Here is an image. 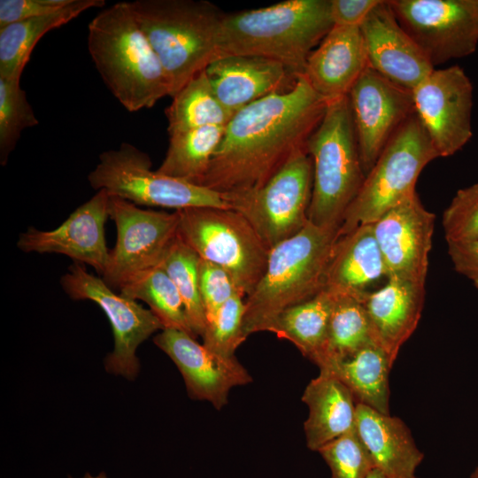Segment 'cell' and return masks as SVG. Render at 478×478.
I'll list each match as a JSON object with an SVG mask.
<instances>
[{
    "mask_svg": "<svg viewBox=\"0 0 478 478\" xmlns=\"http://www.w3.org/2000/svg\"><path fill=\"white\" fill-rule=\"evenodd\" d=\"M328 103L302 74L293 89L274 94L236 112L198 185L220 194L264 186L306 143Z\"/></svg>",
    "mask_w": 478,
    "mask_h": 478,
    "instance_id": "1",
    "label": "cell"
},
{
    "mask_svg": "<svg viewBox=\"0 0 478 478\" xmlns=\"http://www.w3.org/2000/svg\"><path fill=\"white\" fill-rule=\"evenodd\" d=\"M333 26L330 0H287L224 14L218 58L230 55L266 58L301 75L309 55Z\"/></svg>",
    "mask_w": 478,
    "mask_h": 478,
    "instance_id": "2",
    "label": "cell"
},
{
    "mask_svg": "<svg viewBox=\"0 0 478 478\" xmlns=\"http://www.w3.org/2000/svg\"><path fill=\"white\" fill-rule=\"evenodd\" d=\"M87 42L102 80L128 112L151 108L170 96L163 66L130 2L115 3L98 12L89 23Z\"/></svg>",
    "mask_w": 478,
    "mask_h": 478,
    "instance_id": "3",
    "label": "cell"
},
{
    "mask_svg": "<svg viewBox=\"0 0 478 478\" xmlns=\"http://www.w3.org/2000/svg\"><path fill=\"white\" fill-rule=\"evenodd\" d=\"M338 238L339 228L309 221L297 235L269 251L264 274L244 299L243 332L246 338L268 332L283 311L322 290Z\"/></svg>",
    "mask_w": 478,
    "mask_h": 478,
    "instance_id": "4",
    "label": "cell"
},
{
    "mask_svg": "<svg viewBox=\"0 0 478 478\" xmlns=\"http://www.w3.org/2000/svg\"><path fill=\"white\" fill-rule=\"evenodd\" d=\"M135 17L156 52L173 97L218 58L224 13L204 0H135Z\"/></svg>",
    "mask_w": 478,
    "mask_h": 478,
    "instance_id": "5",
    "label": "cell"
},
{
    "mask_svg": "<svg viewBox=\"0 0 478 478\" xmlns=\"http://www.w3.org/2000/svg\"><path fill=\"white\" fill-rule=\"evenodd\" d=\"M312 163L309 221L339 228L365 180L348 96L328 103L306 143Z\"/></svg>",
    "mask_w": 478,
    "mask_h": 478,
    "instance_id": "6",
    "label": "cell"
},
{
    "mask_svg": "<svg viewBox=\"0 0 478 478\" xmlns=\"http://www.w3.org/2000/svg\"><path fill=\"white\" fill-rule=\"evenodd\" d=\"M437 158L428 134L413 113L396 131L366 173L344 213L339 237L361 225L373 224L415 194L421 171Z\"/></svg>",
    "mask_w": 478,
    "mask_h": 478,
    "instance_id": "7",
    "label": "cell"
},
{
    "mask_svg": "<svg viewBox=\"0 0 478 478\" xmlns=\"http://www.w3.org/2000/svg\"><path fill=\"white\" fill-rule=\"evenodd\" d=\"M178 235L203 260L223 268L246 297L265 273L269 249L249 221L231 208L177 211Z\"/></svg>",
    "mask_w": 478,
    "mask_h": 478,
    "instance_id": "8",
    "label": "cell"
},
{
    "mask_svg": "<svg viewBox=\"0 0 478 478\" xmlns=\"http://www.w3.org/2000/svg\"><path fill=\"white\" fill-rule=\"evenodd\" d=\"M90 186L136 205L174 209L230 208L219 192L151 170L150 157L133 144L102 152L89 173Z\"/></svg>",
    "mask_w": 478,
    "mask_h": 478,
    "instance_id": "9",
    "label": "cell"
},
{
    "mask_svg": "<svg viewBox=\"0 0 478 478\" xmlns=\"http://www.w3.org/2000/svg\"><path fill=\"white\" fill-rule=\"evenodd\" d=\"M312 189V163L305 150L295 155L261 188L221 195L271 250L307 225Z\"/></svg>",
    "mask_w": 478,
    "mask_h": 478,
    "instance_id": "10",
    "label": "cell"
},
{
    "mask_svg": "<svg viewBox=\"0 0 478 478\" xmlns=\"http://www.w3.org/2000/svg\"><path fill=\"white\" fill-rule=\"evenodd\" d=\"M60 284L73 300H90L106 314L113 332L114 348L104 359L108 373L135 379L140 370L136 350L153 333L164 329L156 315L137 301L117 294L105 281L73 263Z\"/></svg>",
    "mask_w": 478,
    "mask_h": 478,
    "instance_id": "11",
    "label": "cell"
},
{
    "mask_svg": "<svg viewBox=\"0 0 478 478\" xmlns=\"http://www.w3.org/2000/svg\"><path fill=\"white\" fill-rule=\"evenodd\" d=\"M109 217L115 223L117 239L102 279L112 289H120L130 277L159 266L178 235L179 215L177 211L142 209L110 196Z\"/></svg>",
    "mask_w": 478,
    "mask_h": 478,
    "instance_id": "12",
    "label": "cell"
},
{
    "mask_svg": "<svg viewBox=\"0 0 478 478\" xmlns=\"http://www.w3.org/2000/svg\"><path fill=\"white\" fill-rule=\"evenodd\" d=\"M389 2L399 24L434 66L475 52L478 0Z\"/></svg>",
    "mask_w": 478,
    "mask_h": 478,
    "instance_id": "13",
    "label": "cell"
},
{
    "mask_svg": "<svg viewBox=\"0 0 478 478\" xmlns=\"http://www.w3.org/2000/svg\"><path fill=\"white\" fill-rule=\"evenodd\" d=\"M412 95L414 113L439 158L455 154L470 141L474 88L460 66L435 68Z\"/></svg>",
    "mask_w": 478,
    "mask_h": 478,
    "instance_id": "14",
    "label": "cell"
},
{
    "mask_svg": "<svg viewBox=\"0 0 478 478\" xmlns=\"http://www.w3.org/2000/svg\"><path fill=\"white\" fill-rule=\"evenodd\" d=\"M348 97L360 161L366 175L396 131L414 113L412 90L368 66Z\"/></svg>",
    "mask_w": 478,
    "mask_h": 478,
    "instance_id": "15",
    "label": "cell"
},
{
    "mask_svg": "<svg viewBox=\"0 0 478 478\" xmlns=\"http://www.w3.org/2000/svg\"><path fill=\"white\" fill-rule=\"evenodd\" d=\"M435 219L416 192L372 224L387 279L426 282Z\"/></svg>",
    "mask_w": 478,
    "mask_h": 478,
    "instance_id": "16",
    "label": "cell"
},
{
    "mask_svg": "<svg viewBox=\"0 0 478 478\" xmlns=\"http://www.w3.org/2000/svg\"><path fill=\"white\" fill-rule=\"evenodd\" d=\"M109 203V193L99 189L57 228L44 231L28 227L19 235L17 247L26 253L63 254L75 263L90 266L102 275L110 252L104 235Z\"/></svg>",
    "mask_w": 478,
    "mask_h": 478,
    "instance_id": "17",
    "label": "cell"
},
{
    "mask_svg": "<svg viewBox=\"0 0 478 478\" xmlns=\"http://www.w3.org/2000/svg\"><path fill=\"white\" fill-rule=\"evenodd\" d=\"M153 342L176 365L189 397L208 401L217 410L227 405L231 389L252 382L235 357L214 354L186 331L164 328Z\"/></svg>",
    "mask_w": 478,
    "mask_h": 478,
    "instance_id": "18",
    "label": "cell"
},
{
    "mask_svg": "<svg viewBox=\"0 0 478 478\" xmlns=\"http://www.w3.org/2000/svg\"><path fill=\"white\" fill-rule=\"evenodd\" d=\"M359 28L369 67L394 83L412 90L435 69L399 24L389 1H380Z\"/></svg>",
    "mask_w": 478,
    "mask_h": 478,
    "instance_id": "19",
    "label": "cell"
},
{
    "mask_svg": "<svg viewBox=\"0 0 478 478\" xmlns=\"http://www.w3.org/2000/svg\"><path fill=\"white\" fill-rule=\"evenodd\" d=\"M205 73L217 98L233 116L258 100L290 90L300 76L278 61L246 55L220 57Z\"/></svg>",
    "mask_w": 478,
    "mask_h": 478,
    "instance_id": "20",
    "label": "cell"
},
{
    "mask_svg": "<svg viewBox=\"0 0 478 478\" xmlns=\"http://www.w3.org/2000/svg\"><path fill=\"white\" fill-rule=\"evenodd\" d=\"M368 66L359 27L334 25L309 55L303 75L329 103L348 96Z\"/></svg>",
    "mask_w": 478,
    "mask_h": 478,
    "instance_id": "21",
    "label": "cell"
},
{
    "mask_svg": "<svg viewBox=\"0 0 478 478\" xmlns=\"http://www.w3.org/2000/svg\"><path fill=\"white\" fill-rule=\"evenodd\" d=\"M425 283L390 277L365 300L373 341L396 361L415 331L424 307Z\"/></svg>",
    "mask_w": 478,
    "mask_h": 478,
    "instance_id": "22",
    "label": "cell"
},
{
    "mask_svg": "<svg viewBox=\"0 0 478 478\" xmlns=\"http://www.w3.org/2000/svg\"><path fill=\"white\" fill-rule=\"evenodd\" d=\"M355 429L374 468L389 478H416L424 454L400 418L358 404Z\"/></svg>",
    "mask_w": 478,
    "mask_h": 478,
    "instance_id": "23",
    "label": "cell"
},
{
    "mask_svg": "<svg viewBox=\"0 0 478 478\" xmlns=\"http://www.w3.org/2000/svg\"><path fill=\"white\" fill-rule=\"evenodd\" d=\"M382 278L387 279V273L372 224L361 225L338 238L327 270L325 289L365 296Z\"/></svg>",
    "mask_w": 478,
    "mask_h": 478,
    "instance_id": "24",
    "label": "cell"
},
{
    "mask_svg": "<svg viewBox=\"0 0 478 478\" xmlns=\"http://www.w3.org/2000/svg\"><path fill=\"white\" fill-rule=\"evenodd\" d=\"M308 407L304 423L307 447L318 451L323 445L355 428L357 401L333 374L320 371L302 395Z\"/></svg>",
    "mask_w": 478,
    "mask_h": 478,
    "instance_id": "25",
    "label": "cell"
},
{
    "mask_svg": "<svg viewBox=\"0 0 478 478\" xmlns=\"http://www.w3.org/2000/svg\"><path fill=\"white\" fill-rule=\"evenodd\" d=\"M104 0H72L60 10L0 28V78L20 79L39 40L91 8L104 5Z\"/></svg>",
    "mask_w": 478,
    "mask_h": 478,
    "instance_id": "26",
    "label": "cell"
},
{
    "mask_svg": "<svg viewBox=\"0 0 478 478\" xmlns=\"http://www.w3.org/2000/svg\"><path fill=\"white\" fill-rule=\"evenodd\" d=\"M393 365L387 353L372 342L349 358L331 363L320 371L340 380L358 404L389 414V377Z\"/></svg>",
    "mask_w": 478,
    "mask_h": 478,
    "instance_id": "27",
    "label": "cell"
},
{
    "mask_svg": "<svg viewBox=\"0 0 478 478\" xmlns=\"http://www.w3.org/2000/svg\"><path fill=\"white\" fill-rule=\"evenodd\" d=\"M333 294L323 288L313 297L283 311L268 332L291 342L316 366L327 346Z\"/></svg>",
    "mask_w": 478,
    "mask_h": 478,
    "instance_id": "28",
    "label": "cell"
},
{
    "mask_svg": "<svg viewBox=\"0 0 478 478\" xmlns=\"http://www.w3.org/2000/svg\"><path fill=\"white\" fill-rule=\"evenodd\" d=\"M330 292L333 294V305L328 342L324 356L317 365L319 369L347 358L367 343L374 342L365 306V300L369 293L358 296Z\"/></svg>",
    "mask_w": 478,
    "mask_h": 478,
    "instance_id": "29",
    "label": "cell"
},
{
    "mask_svg": "<svg viewBox=\"0 0 478 478\" xmlns=\"http://www.w3.org/2000/svg\"><path fill=\"white\" fill-rule=\"evenodd\" d=\"M225 127L208 126L169 135L158 173L198 185L208 171Z\"/></svg>",
    "mask_w": 478,
    "mask_h": 478,
    "instance_id": "30",
    "label": "cell"
},
{
    "mask_svg": "<svg viewBox=\"0 0 478 478\" xmlns=\"http://www.w3.org/2000/svg\"><path fill=\"white\" fill-rule=\"evenodd\" d=\"M172 98L166 109L169 135L208 126L226 127L233 117L217 98L205 69Z\"/></svg>",
    "mask_w": 478,
    "mask_h": 478,
    "instance_id": "31",
    "label": "cell"
},
{
    "mask_svg": "<svg viewBox=\"0 0 478 478\" xmlns=\"http://www.w3.org/2000/svg\"><path fill=\"white\" fill-rule=\"evenodd\" d=\"M120 291L128 298L145 302L164 328L181 329L194 336L180 293L160 266L130 277Z\"/></svg>",
    "mask_w": 478,
    "mask_h": 478,
    "instance_id": "32",
    "label": "cell"
},
{
    "mask_svg": "<svg viewBox=\"0 0 478 478\" xmlns=\"http://www.w3.org/2000/svg\"><path fill=\"white\" fill-rule=\"evenodd\" d=\"M200 260L197 252L178 235L159 264L180 293L190 329L196 338L202 336L207 324L200 293Z\"/></svg>",
    "mask_w": 478,
    "mask_h": 478,
    "instance_id": "33",
    "label": "cell"
},
{
    "mask_svg": "<svg viewBox=\"0 0 478 478\" xmlns=\"http://www.w3.org/2000/svg\"><path fill=\"white\" fill-rule=\"evenodd\" d=\"M20 79L0 78V163L5 166L23 130L38 125Z\"/></svg>",
    "mask_w": 478,
    "mask_h": 478,
    "instance_id": "34",
    "label": "cell"
},
{
    "mask_svg": "<svg viewBox=\"0 0 478 478\" xmlns=\"http://www.w3.org/2000/svg\"><path fill=\"white\" fill-rule=\"evenodd\" d=\"M244 297L235 295L207 321L203 344L224 358L235 357L236 349L247 338L243 332Z\"/></svg>",
    "mask_w": 478,
    "mask_h": 478,
    "instance_id": "35",
    "label": "cell"
},
{
    "mask_svg": "<svg viewBox=\"0 0 478 478\" xmlns=\"http://www.w3.org/2000/svg\"><path fill=\"white\" fill-rule=\"evenodd\" d=\"M318 452L329 467L330 478H367L374 469L355 428L326 443Z\"/></svg>",
    "mask_w": 478,
    "mask_h": 478,
    "instance_id": "36",
    "label": "cell"
},
{
    "mask_svg": "<svg viewBox=\"0 0 478 478\" xmlns=\"http://www.w3.org/2000/svg\"><path fill=\"white\" fill-rule=\"evenodd\" d=\"M442 225L447 243L478 240V182L456 192Z\"/></svg>",
    "mask_w": 478,
    "mask_h": 478,
    "instance_id": "37",
    "label": "cell"
},
{
    "mask_svg": "<svg viewBox=\"0 0 478 478\" xmlns=\"http://www.w3.org/2000/svg\"><path fill=\"white\" fill-rule=\"evenodd\" d=\"M199 284L207 321L232 297L242 296L231 276L223 268L203 259L199 265Z\"/></svg>",
    "mask_w": 478,
    "mask_h": 478,
    "instance_id": "38",
    "label": "cell"
},
{
    "mask_svg": "<svg viewBox=\"0 0 478 478\" xmlns=\"http://www.w3.org/2000/svg\"><path fill=\"white\" fill-rule=\"evenodd\" d=\"M72 0H0V28L24 19L55 12Z\"/></svg>",
    "mask_w": 478,
    "mask_h": 478,
    "instance_id": "39",
    "label": "cell"
},
{
    "mask_svg": "<svg viewBox=\"0 0 478 478\" xmlns=\"http://www.w3.org/2000/svg\"><path fill=\"white\" fill-rule=\"evenodd\" d=\"M381 0H330L334 25L359 27Z\"/></svg>",
    "mask_w": 478,
    "mask_h": 478,
    "instance_id": "40",
    "label": "cell"
},
{
    "mask_svg": "<svg viewBox=\"0 0 478 478\" xmlns=\"http://www.w3.org/2000/svg\"><path fill=\"white\" fill-rule=\"evenodd\" d=\"M447 244L448 255L456 272L478 289V240Z\"/></svg>",
    "mask_w": 478,
    "mask_h": 478,
    "instance_id": "41",
    "label": "cell"
},
{
    "mask_svg": "<svg viewBox=\"0 0 478 478\" xmlns=\"http://www.w3.org/2000/svg\"><path fill=\"white\" fill-rule=\"evenodd\" d=\"M367 478H389L378 469L374 468L368 474Z\"/></svg>",
    "mask_w": 478,
    "mask_h": 478,
    "instance_id": "42",
    "label": "cell"
},
{
    "mask_svg": "<svg viewBox=\"0 0 478 478\" xmlns=\"http://www.w3.org/2000/svg\"><path fill=\"white\" fill-rule=\"evenodd\" d=\"M67 478H73L72 477L71 475H69ZM81 478H108V476L106 475V474L104 472H101L99 473L98 474L96 475H92L91 474L89 473H86Z\"/></svg>",
    "mask_w": 478,
    "mask_h": 478,
    "instance_id": "43",
    "label": "cell"
},
{
    "mask_svg": "<svg viewBox=\"0 0 478 478\" xmlns=\"http://www.w3.org/2000/svg\"><path fill=\"white\" fill-rule=\"evenodd\" d=\"M470 478H478V464L470 474Z\"/></svg>",
    "mask_w": 478,
    "mask_h": 478,
    "instance_id": "44",
    "label": "cell"
}]
</instances>
